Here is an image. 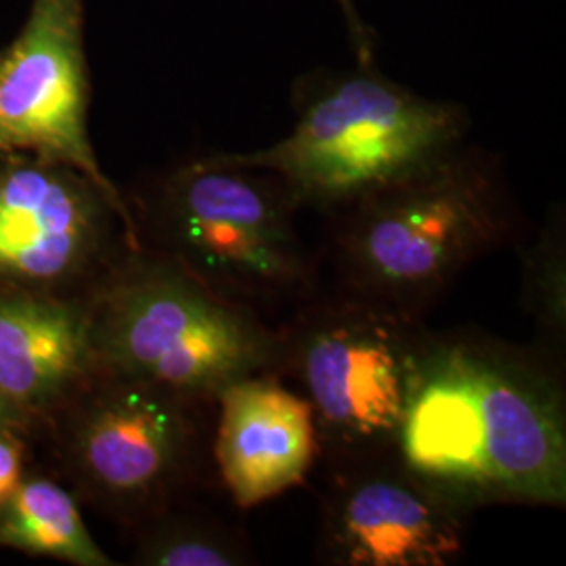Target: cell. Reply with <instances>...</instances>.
Returning <instances> with one entry per match:
<instances>
[{
	"mask_svg": "<svg viewBox=\"0 0 566 566\" xmlns=\"http://www.w3.org/2000/svg\"><path fill=\"white\" fill-rule=\"evenodd\" d=\"M86 93L82 0H34L20 39L0 61V151L30 149L72 166L130 214L88 142Z\"/></svg>",
	"mask_w": 566,
	"mask_h": 566,
	"instance_id": "10",
	"label": "cell"
},
{
	"mask_svg": "<svg viewBox=\"0 0 566 566\" xmlns=\"http://www.w3.org/2000/svg\"><path fill=\"white\" fill-rule=\"evenodd\" d=\"M30 422H32V420L0 392V428L20 430V428L30 424Z\"/></svg>",
	"mask_w": 566,
	"mask_h": 566,
	"instance_id": "18",
	"label": "cell"
},
{
	"mask_svg": "<svg viewBox=\"0 0 566 566\" xmlns=\"http://www.w3.org/2000/svg\"><path fill=\"white\" fill-rule=\"evenodd\" d=\"M200 405L93 369L61 405L63 460L88 500L124 521L166 510L196 465Z\"/></svg>",
	"mask_w": 566,
	"mask_h": 566,
	"instance_id": "7",
	"label": "cell"
},
{
	"mask_svg": "<svg viewBox=\"0 0 566 566\" xmlns=\"http://www.w3.org/2000/svg\"><path fill=\"white\" fill-rule=\"evenodd\" d=\"M523 306L531 315L535 343L565 361L566 344V235L565 219L554 212L535 242L521 250Z\"/></svg>",
	"mask_w": 566,
	"mask_h": 566,
	"instance_id": "15",
	"label": "cell"
},
{
	"mask_svg": "<svg viewBox=\"0 0 566 566\" xmlns=\"http://www.w3.org/2000/svg\"><path fill=\"white\" fill-rule=\"evenodd\" d=\"M86 304L95 369L196 405H214L248 376H277L280 327L149 250L128 248Z\"/></svg>",
	"mask_w": 566,
	"mask_h": 566,
	"instance_id": "3",
	"label": "cell"
},
{
	"mask_svg": "<svg viewBox=\"0 0 566 566\" xmlns=\"http://www.w3.org/2000/svg\"><path fill=\"white\" fill-rule=\"evenodd\" d=\"M135 565L245 566L256 554L240 528L208 516H172L166 510L145 521Z\"/></svg>",
	"mask_w": 566,
	"mask_h": 566,
	"instance_id": "14",
	"label": "cell"
},
{
	"mask_svg": "<svg viewBox=\"0 0 566 566\" xmlns=\"http://www.w3.org/2000/svg\"><path fill=\"white\" fill-rule=\"evenodd\" d=\"M336 4L343 13L344 23H346L353 46H355L359 65H365V67L374 65V36L369 32V28L365 25V21L361 20L357 2L355 0H336Z\"/></svg>",
	"mask_w": 566,
	"mask_h": 566,
	"instance_id": "17",
	"label": "cell"
},
{
	"mask_svg": "<svg viewBox=\"0 0 566 566\" xmlns=\"http://www.w3.org/2000/svg\"><path fill=\"white\" fill-rule=\"evenodd\" d=\"M280 177L217 156L177 170L149 214V248L212 292L261 313L319 290L317 259Z\"/></svg>",
	"mask_w": 566,
	"mask_h": 566,
	"instance_id": "5",
	"label": "cell"
},
{
	"mask_svg": "<svg viewBox=\"0 0 566 566\" xmlns=\"http://www.w3.org/2000/svg\"><path fill=\"white\" fill-rule=\"evenodd\" d=\"M397 455L472 514L565 507V361L481 329L428 327Z\"/></svg>",
	"mask_w": 566,
	"mask_h": 566,
	"instance_id": "1",
	"label": "cell"
},
{
	"mask_svg": "<svg viewBox=\"0 0 566 566\" xmlns=\"http://www.w3.org/2000/svg\"><path fill=\"white\" fill-rule=\"evenodd\" d=\"M214 462L242 510L301 485L319 458L313 411L275 374L248 376L217 397Z\"/></svg>",
	"mask_w": 566,
	"mask_h": 566,
	"instance_id": "11",
	"label": "cell"
},
{
	"mask_svg": "<svg viewBox=\"0 0 566 566\" xmlns=\"http://www.w3.org/2000/svg\"><path fill=\"white\" fill-rule=\"evenodd\" d=\"M332 221L336 287L422 319L464 269L518 240L500 168L465 143Z\"/></svg>",
	"mask_w": 566,
	"mask_h": 566,
	"instance_id": "2",
	"label": "cell"
},
{
	"mask_svg": "<svg viewBox=\"0 0 566 566\" xmlns=\"http://www.w3.org/2000/svg\"><path fill=\"white\" fill-rule=\"evenodd\" d=\"M470 518L397 453L329 465L317 556L334 566L455 565Z\"/></svg>",
	"mask_w": 566,
	"mask_h": 566,
	"instance_id": "9",
	"label": "cell"
},
{
	"mask_svg": "<svg viewBox=\"0 0 566 566\" xmlns=\"http://www.w3.org/2000/svg\"><path fill=\"white\" fill-rule=\"evenodd\" d=\"M86 296L0 290V392L30 420L93 374Z\"/></svg>",
	"mask_w": 566,
	"mask_h": 566,
	"instance_id": "12",
	"label": "cell"
},
{
	"mask_svg": "<svg viewBox=\"0 0 566 566\" xmlns=\"http://www.w3.org/2000/svg\"><path fill=\"white\" fill-rule=\"evenodd\" d=\"M0 546L78 566H112L74 497L46 479H23L0 504Z\"/></svg>",
	"mask_w": 566,
	"mask_h": 566,
	"instance_id": "13",
	"label": "cell"
},
{
	"mask_svg": "<svg viewBox=\"0 0 566 566\" xmlns=\"http://www.w3.org/2000/svg\"><path fill=\"white\" fill-rule=\"evenodd\" d=\"M23 481V449L18 430L0 428V504Z\"/></svg>",
	"mask_w": 566,
	"mask_h": 566,
	"instance_id": "16",
	"label": "cell"
},
{
	"mask_svg": "<svg viewBox=\"0 0 566 566\" xmlns=\"http://www.w3.org/2000/svg\"><path fill=\"white\" fill-rule=\"evenodd\" d=\"M116 221L139 248L133 217L76 168L0 163V290L88 294L130 248L116 245Z\"/></svg>",
	"mask_w": 566,
	"mask_h": 566,
	"instance_id": "8",
	"label": "cell"
},
{
	"mask_svg": "<svg viewBox=\"0 0 566 566\" xmlns=\"http://www.w3.org/2000/svg\"><path fill=\"white\" fill-rule=\"evenodd\" d=\"M426 332L422 317L338 287L317 290L280 327L277 376L311 407L327 465L397 453Z\"/></svg>",
	"mask_w": 566,
	"mask_h": 566,
	"instance_id": "6",
	"label": "cell"
},
{
	"mask_svg": "<svg viewBox=\"0 0 566 566\" xmlns=\"http://www.w3.org/2000/svg\"><path fill=\"white\" fill-rule=\"evenodd\" d=\"M296 109L280 142L221 158L273 172L301 210L327 217L443 160L470 128L458 103L416 95L374 65L308 86Z\"/></svg>",
	"mask_w": 566,
	"mask_h": 566,
	"instance_id": "4",
	"label": "cell"
}]
</instances>
